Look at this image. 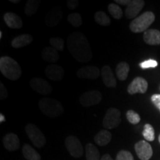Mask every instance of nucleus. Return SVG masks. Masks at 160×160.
<instances>
[{"label":"nucleus","instance_id":"nucleus-1","mask_svg":"<svg viewBox=\"0 0 160 160\" xmlns=\"http://www.w3.org/2000/svg\"><path fill=\"white\" fill-rule=\"evenodd\" d=\"M67 45L72 57L79 62H88L93 57L88 40L82 32L71 33L68 37Z\"/></svg>","mask_w":160,"mask_h":160},{"label":"nucleus","instance_id":"nucleus-2","mask_svg":"<svg viewBox=\"0 0 160 160\" xmlns=\"http://www.w3.org/2000/svg\"><path fill=\"white\" fill-rule=\"evenodd\" d=\"M0 71L4 77L9 80H17L22 76V69L19 63L10 57H1Z\"/></svg>","mask_w":160,"mask_h":160},{"label":"nucleus","instance_id":"nucleus-3","mask_svg":"<svg viewBox=\"0 0 160 160\" xmlns=\"http://www.w3.org/2000/svg\"><path fill=\"white\" fill-rule=\"evenodd\" d=\"M39 108L43 114L48 117L56 118L64 113L62 103L53 98H42L39 102Z\"/></svg>","mask_w":160,"mask_h":160},{"label":"nucleus","instance_id":"nucleus-4","mask_svg":"<svg viewBox=\"0 0 160 160\" xmlns=\"http://www.w3.org/2000/svg\"><path fill=\"white\" fill-rule=\"evenodd\" d=\"M155 20L154 13L151 11H147L142 15L135 18L130 24V29L133 33H142L145 32L148 28L153 24Z\"/></svg>","mask_w":160,"mask_h":160},{"label":"nucleus","instance_id":"nucleus-5","mask_svg":"<svg viewBox=\"0 0 160 160\" xmlns=\"http://www.w3.org/2000/svg\"><path fill=\"white\" fill-rule=\"evenodd\" d=\"M25 132L33 145L42 148L46 144V138L42 132L34 124L29 123L25 126Z\"/></svg>","mask_w":160,"mask_h":160},{"label":"nucleus","instance_id":"nucleus-6","mask_svg":"<svg viewBox=\"0 0 160 160\" xmlns=\"http://www.w3.org/2000/svg\"><path fill=\"white\" fill-rule=\"evenodd\" d=\"M121 123V112L119 109L111 108L106 111L102 125L106 129H113Z\"/></svg>","mask_w":160,"mask_h":160},{"label":"nucleus","instance_id":"nucleus-7","mask_svg":"<svg viewBox=\"0 0 160 160\" xmlns=\"http://www.w3.org/2000/svg\"><path fill=\"white\" fill-rule=\"evenodd\" d=\"M65 147L69 153L73 157L79 158L82 157L84 150L79 139L74 136H68L65 141Z\"/></svg>","mask_w":160,"mask_h":160},{"label":"nucleus","instance_id":"nucleus-8","mask_svg":"<svg viewBox=\"0 0 160 160\" xmlns=\"http://www.w3.org/2000/svg\"><path fill=\"white\" fill-rule=\"evenodd\" d=\"M102 99V95L99 91H87L82 94L79 98V102L83 107H91L99 104Z\"/></svg>","mask_w":160,"mask_h":160},{"label":"nucleus","instance_id":"nucleus-9","mask_svg":"<svg viewBox=\"0 0 160 160\" xmlns=\"http://www.w3.org/2000/svg\"><path fill=\"white\" fill-rule=\"evenodd\" d=\"M31 87L33 91L41 95H48L51 93L52 87L50 84L42 78L35 77L31 80Z\"/></svg>","mask_w":160,"mask_h":160},{"label":"nucleus","instance_id":"nucleus-10","mask_svg":"<svg viewBox=\"0 0 160 160\" xmlns=\"http://www.w3.org/2000/svg\"><path fill=\"white\" fill-rule=\"evenodd\" d=\"M135 151L137 157L141 160H149L153 156L151 145L145 140H142L136 143Z\"/></svg>","mask_w":160,"mask_h":160},{"label":"nucleus","instance_id":"nucleus-11","mask_svg":"<svg viewBox=\"0 0 160 160\" xmlns=\"http://www.w3.org/2000/svg\"><path fill=\"white\" fill-rule=\"evenodd\" d=\"M62 11L59 7H53L50 10L45 18V25L49 28L57 26L62 19Z\"/></svg>","mask_w":160,"mask_h":160},{"label":"nucleus","instance_id":"nucleus-12","mask_svg":"<svg viewBox=\"0 0 160 160\" xmlns=\"http://www.w3.org/2000/svg\"><path fill=\"white\" fill-rule=\"evenodd\" d=\"M148 82L142 77L135 78L128 87V92L129 94L133 95L135 93H145L148 90Z\"/></svg>","mask_w":160,"mask_h":160},{"label":"nucleus","instance_id":"nucleus-13","mask_svg":"<svg viewBox=\"0 0 160 160\" xmlns=\"http://www.w3.org/2000/svg\"><path fill=\"white\" fill-rule=\"evenodd\" d=\"M45 76L48 79L53 81H60L65 76L63 68L57 64H51L46 67L45 71Z\"/></svg>","mask_w":160,"mask_h":160},{"label":"nucleus","instance_id":"nucleus-14","mask_svg":"<svg viewBox=\"0 0 160 160\" xmlns=\"http://www.w3.org/2000/svg\"><path fill=\"white\" fill-rule=\"evenodd\" d=\"M100 75L99 69L96 66H85L79 68L77 72V77L85 79H97Z\"/></svg>","mask_w":160,"mask_h":160},{"label":"nucleus","instance_id":"nucleus-15","mask_svg":"<svg viewBox=\"0 0 160 160\" xmlns=\"http://www.w3.org/2000/svg\"><path fill=\"white\" fill-rule=\"evenodd\" d=\"M145 2L142 0H133L128 5L125 10V17L127 19H133L139 14L143 8Z\"/></svg>","mask_w":160,"mask_h":160},{"label":"nucleus","instance_id":"nucleus-16","mask_svg":"<svg viewBox=\"0 0 160 160\" xmlns=\"http://www.w3.org/2000/svg\"><path fill=\"white\" fill-rule=\"evenodd\" d=\"M101 75L102 77L103 82L106 87L111 88H115L117 87V80L110 66H104L102 68Z\"/></svg>","mask_w":160,"mask_h":160},{"label":"nucleus","instance_id":"nucleus-17","mask_svg":"<svg viewBox=\"0 0 160 160\" xmlns=\"http://www.w3.org/2000/svg\"><path fill=\"white\" fill-rule=\"evenodd\" d=\"M3 145L5 149L9 151H14L19 148L20 141L17 134L9 133L3 138Z\"/></svg>","mask_w":160,"mask_h":160},{"label":"nucleus","instance_id":"nucleus-18","mask_svg":"<svg viewBox=\"0 0 160 160\" xmlns=\"http://www.w3.org/2000/svg\"><path fill=\"white\" fill-rule=\"evenodd\" d=\"M4 20L8 27L12 29H20L22 27V20L19 17L12 12H8L4 15Z\"/></svg>","mask_w":160,"mask_h":160},{"label":"nucleus","instance_id":"nucleus-19","mask_svg":"<svg viewBox=\"0 0 160 160\" xmlns=\"http://www.w3.org/2000/svg\"><path fill=\"white\" fill-rule=\"evenodd\" d=\"M145 43L151 45H160V31L156 29L147 30L143 35Z\"/></svg>","mask_w":160,"mask_h":160},{"label":"nucleus","instance_id":"nucleus-20","mask_svg":"<svg viewBox=\"0 0 160 160\" xmlns=\"http://www.w3.org/2000/svg\"><path fill=\"white\" fill-rule=\"evenodd\" d=\"M32 42H33L32 36L28 33H24V34L18 36L12 40L11 45L14 48H21L29 45Z\"/></svg>","mask_w":160,"mask_h":160},{"label":"nucleus","instance_id":"nucleus-21","mask_svg":"<svg viewBox=\"0 0 160 160\" xmlns=\"http://www.w3.org/2000/svg\"><path fill=\"white\" fill-rule=\"evenodd\" d=\"M42 58L48 62H57L59 59V54L57 50L52 47H46L42 51Z\"/></svg>","mask_w":160,"mask_h":160},{"label":"nucleus","instance_id":"nucleus-22","mask_svg":"<svg viewBox=\"0 0 160 160\" xmlns=\"http://www.w3.org/2000/svg\"><path fill=\"white\" fill-rule=\"evenodd\" d=\"M112 139V134L108 130H102L94 137L95 142L99 146H105L110 143Z\"/></svg>","mask_w":160,"mask_h":160},{"label":"nucleus","instance_id":"nucleus-23","mask_svg":"<svg viewBox=\"0 0 160 160\" xmlns=\"http://www.w3.org/2000/svg\"><path fill=\"white\" fill-rule=\"evenodd\" d=\"M130 71V66L125 62H121L116 68V74L118 79L121 81H125L128 78Z\"/></svg>","mask_w":160,"mask_h":160},{"label":"nucleus","instance_id":"nucleus-24","mask_svg":"<svg viewBox=\"0 0 160 160\" xmlns=\"http://www.w3.org/2000/svg\"><path fill=\"white\" fill-rule=\"evenodd\" d=\"M22 154L27 160H41V156L39 153L28 144L23 145Z\"/></svg>","mask_w":160,"mask_h":160},{"label":"nucleus","instance_id":"nucleus-25","mask_svg":"<svg viewBox=\"0 0 160 160\" xmlns=\"http://www.w3.org/2000/svg\"><path fill=\"white\" fill-rule=\"evenodd\" d=\"M86 160H99L100 154L98 148L92 143H88L85 146Z\"/></svg>","mask_w":160,"mask_h":160},{"label":"nucleus","instance_id":"nucleus-26","mask_svg":"<svg viewBox=\"0 0 160 160\" xmlns=\"http://www.w3.org/2000/svg\"><path fill=\"white\" fill-rule=\"evenodd\" d=\"M40 5V2L37 0H28L26 3L25 9V13L28 17H31V16L35 15V13H37L39 7Z\"/></svg>","mask_w":160,"mask_h":160},{"label":"nucleus","instance_id":"nucleus-27","mask_svg":"<svg viewBox=\"0 0 160 160\" xmlns=\"http://www.w3.org/2000/svg\"><path fill=\"white\" fill-rule=\"evenodd\" d=\"M95 22L98 25L102 26H109L111 23V20L105 12L99 11L97 12L94 15Z\"/></svg>","mask_w":160,"mask_h":160},{"label":"nucleus","instance_id":"nucleus-28","mask_svg":"<svg viewBox=\"0 0 160 160\" xmlns=\"http://www.w3.org/2000/svg\"><path fill=\"white\" fill-rule=\"evenodd\" d=\"M142 135L145 140L148 142H153L155 139V131L153 126L150 124H146L144 126Z\"/></svg>","mask_w":160,"mask_h":160},{"label":"nucleus","instance_id":"nucleus-29","mask_svg":"<svg viewBox=\"0 0 160 160\" xmlns=\"http://www.w3.org/2000/svg\"><path fill=\"white\" fill-rule=\"evenodd\" d=\"M49 43L51 47L57 50V51H62L65 48V41L60 37L50 38Z\"/></svg>","mask_w":160,"mask_h":160},{"label":"nucleus","instance_id":"nucleus-30","mask_svg":"<svg viewBox=\"0 0 160 160\" xmlns=\"http://www.w3.org/2000/svg\"><path fill=\"white\" fill-rule=\"evenodd\" d=\"M109 13L116 19H120L122 17V10L117 4L111 3L108 7Z\"/></svg>","mask_w":160,"mask_h":160},{"label":"nucleus","instance_id":"nucleus-31","mask_svg":"<svg viewBox=\"0 0 160 160\" xmlns=\"http://www.w3.org/2000/svg\"><path fill=\"white\" fill-rule=\"evenodd\" d=\"M68 21L72 26L75 28L80 27L82 25V19L78 13H72L68 16Z\"/></svg>","mask_w":160,"mask_h":160},{"label":"nucleus","instance_id":"nucleus-32","mask_svg":"<svg viewBox=\"0 0 160 160\" xmlns=\"http://www.w3.org/2000/svg\"><path fill=\"white\" fill-rule=\"evenodd\" d=\"M126 117H127V119L128 120L129 122L133 124V125H137L141 120L140 116L133 110L128 111L127 113H126Z\"/></svg>","mask_w":160,"mask_h":160},{"label":"nucleus","instance_id":"nucleus-33","mask_svg":"<svg viewBox=\"0 0 160 160\" xmlns=\"http://www.w3.org/2000/svg\"><path fill=\"white\" fill-rule=\"evenodd\" d=\"M116 160H134V159L131 152L122 150L118 153Z\"/></svg>","mask_w":160,"mask_h":160},{"label":"nucleus","instance_id":"nucleus-34","mask_svg":"<svg viewBox=\"0 0 160 160\" xmlns=\"http://www.w3.org/2000/svg\"><path fill=\"white\" fill-rule=\"evenodd\" d=\"M158 66V62L156 60L153 59H148L144 61L140 64V67L142 69H147L151 68H156Z\"/></svg>","mask_w":160,"mask_h":160},{"label":"nucleus","instance_id":"nucleus-35","mask_svg":"<svg viewBox=\"0 0 160 160\" xmlns=\"http://www.w3.org/2000/svg\"><path fill=\"white\" fill-rule=\"evenodd\" d=\"M8 96L7 90H6L5 85L2 82H0V98L1 99H5Z\"/></svg>","mask_w":160,"mask_h":160},{"label":"nucleus","instance_id":"nucleus-36","mask_svg":"<svg viewBox=\"0 0 160 160\" xmlns=\"http://www.w3.org/2000/svg\"><path fill=\"white\" fill-rule=\"evenodd\" d=\"M79 2L77 0H68L67 2V6L70 10H75L79 6Z\"/></svg>","mask_w":160,"mask_h":160},{"label":"nucleus","instance_id":"nucleus-37","mask_svg":"<svg viewBox=\"0 0 160 160\" xmlns=\"http://www.w3.org/2000/svg\"><path fill=\"white\" fill-rule=\"evenodd\" d=\"M151 101L156 107L160 110V94H153L151 97Z\"/></svg>","mask_w":160,"mask_h":160},{"label":"nucleus","instance_id":"nucleus-38","mask_svg":"<svg viewBox=\"0 0 160 160\" xmlns=\"http://www.w3.org/2000/svg\"><path fill=\"white\" fill-rule=\"evenodd\" d=\"M116 3L122 5H128L131 1L130 0H116Z\"/></svg>","mask_w":160,"mask_h":160},{"label":"nucleus","instance_id":"nucleus-39","mask_svg":"<svg viewBox=\"0 0 160 160\" xmlns=\"http://www.w3.org/2000/svg\"><path fill=\"white\" fill-rule=\"evenodd\" d=\"M100 160H113V159L111 157V156L107 153V154L103 155L101 159H100Z\"/></svg>","mask_w":160,"mask_h":160},{"label":"nucleus","instance_id":"nucleus-40","mask_svg":"<svg viewBox=\"0 0 160 160\" xmlns=\"http://www.w3.org/2000/svg\"><path fill=\"white\" fill-rule=\"evenodd\" d=\"M5 116H4L2 113H1V114H0V122H5Z\"/></svg>","mask_w":160,"mask_h":160},{"label":"nucleus","instance_id":"nucleus-41","mask_svg":"<svg viewBox=\"0 0 160 160\" xmlns=\"http://www.w3.org/2000/svg\"><path fill=\"white\" fill-rule=\"evenodd\" d=\"M10 2H12V3H15V4H17L20 2V0H10Z\"/></svg>","mask_w":160,"mask_h":160},{"label":"nucleus","instance_id":"nucleus-42","mask_svg":"<svg viewBox=\"0 0 160 160\" xmlns=\"http://www.w3.org/2000/svg\"><path fill=\"white\" fill-rule=\"evenodd\" d=\"M2 37V32L0 31V39H1Z\"/></svg>","mask_w":160,"mask_h":160},{"label":"nucleus","instance_id":"nucleus-43","mask_svg":"<svg viewBox=\"0 0 160 160\" xmlns=\"http://www.w3.org/2000/svg\"><path fill=\"white\" fill-rule=\"evenodd\" d=\"M159 143H160V135H159Z\"/></svg>","mask_w":160,"mask_h":160}]
</instances>
